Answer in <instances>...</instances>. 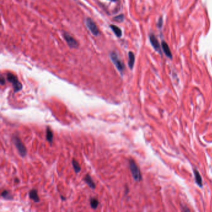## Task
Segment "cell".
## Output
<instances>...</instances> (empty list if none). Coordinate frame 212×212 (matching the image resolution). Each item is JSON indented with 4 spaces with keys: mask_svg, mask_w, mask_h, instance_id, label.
Masks as SVG:
<instances>
[{
    "mask_svg": "<svg viewBox=\"0 0 212 212\" xmlns=\"http://www.w3.org/2000/svg\"><path fill=\"white\" fill-rule=\"evenodd\" d=\"M72 165H73L74 169V170H75L76 173H78V172H79L80 171V170H81L80 166L79 164V162L76 159H74L72 160Z\"/></svg>",
    "mask_w": 212,
    "mask_h": 212,
    "instance_id": "15",
    "label": "cell"
},
{
    "mask_svg": "<svg viewBox=\"0 0 212 212\" xmlns=\"http://www.w3.org/2000/svg\"><path fill=\"white\" fill-rule=\"evenodd\" d=\"M29 198L32 199L33 201H34L35 202H39L40 201V199L39 198L36 190L35 189L31 190L29 193Z\"/></svg>",
    "mask_w": 212,
    "mask_h": 212,
    "instance_id": "10",
    "label": "cell"
},
{
    "mask_svg": "<svg viewBox=\"0 0 212 212\" xmlns=\"http://www.w3.org/2000/svg\"><path fill=\"white\" fill-rule=\"evenodd\" d=\"M12 139H13V142L14 143L15 145L16 146V147L17 149L18 150L20 155L22 157H24L26 155L27 151H26V148L25 146L22 143L21 140L19 138V137H18L16 136H13Z\"/></svg>",
    "mask_w": 212,
    "mask_h": 212,
    "instance_id": "3",
    "label": "cell"
},
{
    "mask_svg": "<svg viewBox=\"0 0 212 212\" xmlns=\"http://www.w3.org/2000/svg\"><path fill=\"white\" fill-rule=\"evenodd\" d=\"M193 172H194V175H195V179L196 181V183L200 187H201L203 186L202 185V179L201 177L200 174H199L198 171L196 169L193 170Z\"/></svg>",
    "mask_w": 212,
    "mask_h": 212,
    "instance_id": "11",
    "label": "cell"
},
{
    "mask_svg": "<svg viewBox=\"0 0 212 212\" xmlns=\"http://www.w3.org/2000/svg\"><path fill=\"white\" fill-rule=\"evenodd\" d=\"M110 1H112V2H116L117 0H110Z\"/></svg>",
    "mask_w": 212,
    "mask_h": 212,
    "instance_id": "20",
    "label": "cell"
},
{
    "mask_svg": "<svg viewBox=\"0 0 212 212\" xmlns=\"http://www.w3.org/2000/svg\"><path fill=\"white\" fill-rule=\"evenodd\" d=\"M128 57H129V61H128V66L131 69H132L134 61H135V57L134 54L132 52H129L128 53Z\"/></svg>",
    "mask_w": 212,
    "mask_h": 212,
    "instance_id": "12",
    "label": "cell"
},
{
    "mask_svg": "<svg viewBox=\"0 0 212 212\" xmlns=\"http://www.w3.org/2000/svg\"><path fill=\"white\" fill-rule=\"evenodd\" d=\"M129 168H130V171L131 172V174L132 175L133 179L136 181H137V182L140 181L141 179H142V176H141L140 170L138 168L136 164L135 163V162L132 159L129 161Z\"/></svg>",
    "mask_w": 212,
    "mask_h": 212,
    "instance_id": "1",
    "label": "cell"
},
{
    "mask_svg": "<svg viewBox=\"0 0 212 212\" xmlns=\"http://www.w3.org/2000/svg\"><path fill=\"white\" fill-rule=\"evenodd\" d=\"M7 79L8 80L11 82L13 85V87L14 88V91L15 93L20 91L22 88L23 85L18 80L17 77L15 76L14 74L11 73H8L7 74Z\"/></svg>",
    "mask_w": 212,
    "mask_h": 212,
    "instance_id": "2",
    "label": "cell"
},
{
    "mask_svg": "<svg viewBox=\"0 0 212 212\" xmlns=\"http://www.w3.org/2000/svg\"><path fill=\"white\" fill-rule=\"evenodd\" d=\"M5 84V80L4 77L2 76V78H1V84H2V85H3Z\"/></svg>",
    "mask_w": 212,
    "mask_h": 212,
    "instance_id": "19",
    "label": "cell"
},
{
    "mask_svg": "<svg viewBox=\"0 0 212 212\" xmlns=\"http://www.w3.org/2000/svg\"><path fill=\"white\" fill-rule=\"evenodd\" d=\"M99 204V201L96 198H91L90 199V205L91 207L93 209H96Z\"/></svg>",
    "mask_w": 212,
    "mask_h": 212,
    "instance_id": "16",
    "label": "cell"
},
{
    "mask_svg": "<svg viewBox=\"0 0 212 212\" xmlns=\"http://www.w3.org/2000/svg\"><path fill=\"white\" fill-rule=\"evenodd\" d=\"M53 136H54V135H53L52 130L50 129V128L49 127H47L46 128V139L50 143H52Z\"/></svg>",
    "mask_w": 212,
    "mask_h": 212,
    "instance_id": "14",
    "label": "cell"
},
{
    "mask_svg": "<svg viewBox=\"0 0 212 212\" xmlns=\"http://www.w3.org/2000/svg\"><path fill=\"white\" fill-rule=\"evenodd\" d=\"M63 37L66 41V42L70 48H77L79 47V43L77 41L67 32H63Z\"/></svg>",
    "mask_w": 212,
    "mask_h": 212,
    "instance_id": "6",
    "label": "cell"
},
{
    "mask_svg": "<svg viewBox=\"0 0 212 212\" xmlns=\"http://www.w3.org/2000/svg\"><path fill=\"white\" fill-rule=\"evenodd\" d=\"M85 24L88 29L94 36H98L99 34V30L95 22L90 18H88L85 20Z\"/></svg>",
    "mask_w": 212,
    "mask_h": 212,
    "instance_id": "5",
    "label": "cell"
},
{
    "mask_svg": "<svg viewBox=\"0 0 212 212\" xmlns=\"http://www.w3.org/2000/svg\"><path fill=\"white\" fill-rule=\"evenodd\" d=\"M110 57L111 58V61L113 62L116 68L118 70V71L122 74L124 69V65L123 63L121 61V60L119 58L117 54L115 52H111L110 54Z\"/></svg>",
    "mask_w": 212,
    "mask_h": 212,
    "instance_id": "4",
    "label": "cell"
},
{
    "mask_svg": "<svg viewBox=\"0 0 212 212\" xmlns=\"http://www.w3.org/2000/svg\"><path fill=\"white\" fill-rule=\"evenodd\" d=\"M110 27L118 37H120L122 36V31L119 28L113 24H111Z\"/></svg>",
    "mask_w": 212,
    "mask_h": 212,
    "instance_id": "13",
    "label": "cell"
},
{
    "mask_svg": "<svg viewBox=\"0 0 212 212\" xmlns=\"http://www.w3.org/2000/svg\"><path fill=\"white\" fill-rule=\"evenodd\" d=\"M162 48L163 49V51L165 53V54L168 57H169L170 58H171L172 57V53L170 50V49H169V45H167V44L166 42H165L164 41L162 42Z\"/></svg>",
    "mask_w": 212,
    "mask_h": 212,
    "instance_id": "9",
    "label": "cell"
},
{
    "mask_svg": "<svg viewBox=\"0 0 212 212\" xmlns=\"http://www.w3.org/2000/svg\"><path fill=\"white\" fill-rule=\"evenodd\" d=\"M2 196L5 199L7 200H10L12 199V196L11 195L10 193L8 190H3L2 193Z\"/></svg>",
    "mask_w": 212,
    "mask_h": 212,
    "instance_id": "17",
    "label": "cell"
},
{
    "mask_svg": "<svg viewBox=\"0 0 212 212\" xmlns=\"http://www.w3.org/2000/svg\"><path fill=\"white\" fill-rule=\"evenodd\" d=\"M113 19L116 22H122L124 20V16L123 15H118L113 18Z\"/></svg>",
    "mask_w": 212,
    "mask_h": 212,
    "instance_id": "18",
    "label": "cell"
},
{
    "mask_svg": "<svg viewBox=\"0 0 212 212\" xmlns=\"http://www.w3.org/2000/svg\"><path fill=\"white\" fill-rule=\"evenodd\" d=\"M84 181L86 182V184L92 189H95V184L93 180V179H92V177L89 175H86L85 177H84Z\"/></svg>",
    "mask_w": 212,
    "mask_h": 212,
    "instance_id": "8",
    "label": "cell"
},
{
    "mask_svg": "<svg viewBox=\"0 0 212 212\" xmlns=\"http://www.w3.org/2000/svg\"><path fill=\"white\" fill-rule=\"evenodd\" d=\"M150 42L152 44V45L153 46V47L157 50L158 51H159L161 50V49H160V45H159V43L158 41V39H156V37L154 36V35H151L150 36Z\"/></svg>",
    "mask_w": 212,
    "mask_h": 212,
    "instance_id": "7",
    "label": "cell"
}]
</instances>
